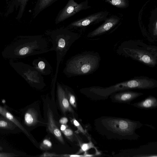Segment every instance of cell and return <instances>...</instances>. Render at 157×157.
<instances>
[{
  "mask_svg": "<svg viewBox=\"0 0 157 157\" xmlns=\"http://www.w3.org/2000/svg\"><path fill=\"white\" fill-rule=\"evenodd\" d=\"M49 51L48 43L41 36H20L7 45L1 54L3 58L13 60Z\"/></svg>",
  "mask_w": 157,
  "mask_h": 157,
  "instance_id": "7a4b0ae2",
  "label": "cell"
},
{
  "mask_svg": "<svg viewBox=\"0 0 157 157\" xmlns=\"http://www.w3.org/2000/svg\"><path fill=\"white\" fill-rule=\"evenodd\" d=\"M107 13H97L75 21L71 23L68 26L70 28H81L86 26L94 23L98 22L106 18Z\"/></svg>",
  "mask_w": 157,
  "mask_h": 157,
  "instance_id": "9c48e42d",
  "label": "cell"
},
{
  "mask_svg": "<svg viewBox=\"0 0 157 157\" xmlns=\"http://www.w3.org/2000/svg\"><path fill=\"white\" fill-rule=\"evenodd\" d=\"M66 92L68 93L69 102L74 107L76 108V106L75 98L73 94H72L68 90L67 88H66Z\"/></svg>",
  "mask_w": 157,
  "mask_h": 157,
  "instance_id": "44dd1931",
  "label": "cell"
},
{
  "mask_svg": "<svg viewBox=\"0 0 157 157\" xmlns=\"http://www.w3.org/2000/svg\"><path fill=\"white\" fill-rule=\"evenodd\" d=\"M73 123L78 129L81 132L86 134V132L80 124L75 119L73 120Z\"/></svg>",
  "mask_w": 157,
  "mask_h": 157,
  "instance_id": "cb8c5ba5",
  "label": "cell"
},
{
  "mask_svg": "<svg viewBox=\"0 0 157 157\" xmlns=\"http://www.w3.org/2000/svg\"><path fill=\"white\" fill-rule=\"evenodd\" d=\"M52 146L51 142L48 140H44L40 146V148L42 149H48L50 148Z\"/></svg>",
  "mask_w": 157,
  "mask_h": 157,
  "instance_id": "7402d4cb",
  "label": "cell"
},
{
  "mask_svg": "<svg viewBox=\"0 0 157 157\" xmlns=\"http://www.w3.org/2000/svg\"><path fill=\"white\" fill-rule=\"evenodd\" d=\"M86 0L78 3L75 0H68L65 6L58 14L55 20L56 24L63 21L81 10L90 8Z\"/></svg>",
  "mask_w": 157,
  "mask_h": 157,
  "instance_id": "52a82bcc",
  "label": "cell"
},
{
  "mask_svg": "<svg viewBox=\"0 0 157 157\" xmlns=\"http://www.w3.org/2000/svg\"><path fill=\"white\" fill-rule=\"evenodd\" d=\"M119 21L117 17H110L106 20L100 26L90 33L87 36L93 37L102 34L110 30Z\"/></svg>",
  "mask_w": 157,
  "mask_h": 157,
  "instance_id": "7c38bea8",
  "label": "cell"
},
{
  "mask_svg": "<svg viewBox=\"0 0 157 157\" xmlns=\"http://www.w3.org/2000/svg\"><path fill=\"white\" fill-rule=\"evenodd\" d=\"M92 145L91 143H84L82 144L81 146V149L78 152V153L86 151L92 147Z\"/></svg>",
  "mask_w": 157,
  "mask_h": 157,
  "instance_id": "603a6c76",
  "label": "cell"
},
{
  "mask_svg": "<svg viewBox=\"0 0 157 157\" xmlns=\"http://www.w3.org/2000/svg\"><path fill=\"white\" fill-rule=\"evenodd\" d=\"M48 127L49 130L62 144H64V141L60 131L56 126L54 119L52 111L49 107L47 113Z\"/></svg>",
  "mask_w": 157,
  "mask_h": 157,
  "instance_id": "4fadbf2b",
  "label": "cell"
},
{
  "mask_svg": "<svg viewBox=\"0 0 157 157\" xmlns=\"http://www.w3.org/2000/svg\"><path fill=\"white\" fill-rule=\"evenodd\" d=\"M125 53L132 58L149 65L155 66L156 63V59L147 51L136 49L125 48Z\"/></svg>",
  "mask_w": 157,
  "mask_h": 157,
  "instance_id": "ba28073f",
  "label": "cell"
},
{
  "mask_svg": "<svg viewBox=\"0 0 157 157\" xmlns=\"http://www.w3.org/2000/svg\"><path fill=\"white\" fill-rule=\"evenodd\" d=\"M37 121V117L34 111L31 109H27L24 115V122L28 126L35 124Z\"/></svg>",
  "mask_w": 157,
  "mask_h": 157,
  "instance_id": "ac0fdd59",
  "label": "cell"
},
{
  "mask_svg": "<svg viewBox=\"0 0 157 157\" xmlns=\"http://www.w3.org/2000/svg\"><path fill=\"white\" fill-rule=\"evenodd\" d=\"M62 132L65 135L68 137L71 136L73 134L72 131L70 129H66Z\"/></svg>",
  "mask_w": 157,
  "mask_h": 157,
  "instance_id": "d4e9b609",
  "label": "cell"
},
{
  "mask_svg": "<svg viewBox=\"0 0 157 157\" xmlns=\"http://www.w3.org/2000/svg\"><path fill=\"white\" fill-rule=\"evenodd\" d=\"M16 156H18V155L13 153L0 152V157H11Z\"/></svg>",
  "mask_w": 157,
  "mask_h": 157,
  "instance_id": "484cf974",
  "label": "cell"
},
{
  "mask_svg": "<svg viewBox=\"0 0 157 157\" xmlns=\"http://www.w3.org/2000/svg\"><path fill=\"white\" fill-rule=\"evenodd\" d=\"M33 67L41 74L49 75L51 73V67L45 60L41 58L34 59L32 63Z\"/></svg>",
  "mask_w": 157,
  "mask_h": 157,
  "instance_id": "9a60e30c",
  "label": "cell"
},
{
  "mask_svg": "<svg viewBox=\"0 0 157 157\" xmlns=\"http://www.w3.org/2000/svg\"><path fill=\"white\" fill-rule=\"evenodd\" d=\"M98 63V57L92 53L79 54L68 60L63 72L69 76L88 74L95 70Z\"/></svg>",
  "mask_w": 157,
  "mask_h": 157,
  "instance_id": "5b68a950",
  "label": "cell"
},
{
  "mask_svg": "<svg viewBox=\"0 0 157 157\" xmlns=\"http://www.w3.org/2000/svg\"><path fill=\"white\" fill-rule=\"evenodd\" d=\"M143 94L141 93L127 91L114 93L110 95V98L114 102L128 103Z\"/></svg>",
  "mask_w": 157,
  "mask_h": 157,
  "instance_id": "30bf717a",
  "label": "cell"
},
{
  "mask_svg": "<svg viewBox=\"0 0 157 157\" xmlns=\"http://www.w3.org/2000/svg\"><path fill=\"white\" fill-rule=\"evenodd\" d=\"M20 130L13 122L0 115V130L5 132H13L15 130Z\"/></svg>",
  "mask_w": 157,
  "mask_h": 157,
  "instance_id": "e0dca14e",
  "label": "cell"
},
{
  "mask_svg": "<svg viewBox=\"0 0 157 157\" xmlns=\"http://www.w3.org/2000/svg\"><path fill=\"white\" fill-rule=\"evenodd\" d=\"M157 82L147 78H139L119 83L106 87H92L89 90L99 97L105 99L111 94L120 91L133 89H149L155 87Z\"/></svg>",
  "mask_w": 157,
  "mask_h": 157,
  "instance_id": "277c9868",
  "label": "cell"
},
{
  "mask_svg": "<svg viewBox=\"0 0 157 157\" xmlns=\"http://www.w3.org/2000/svg\"><path fill=\"white\" fill-rule=\"evenodd\" d=\"M67 128V126L65 124H62L60 127V129L62 131L64 130Z\"/></svg>",
  "mask_w": 157,
  "mask_h": 157,
  "instance_id": "f1b7e54d",
  "label": "cell"
},
{
  "mask_svg": "<svg viewBox=\"0 0 157 157\" xmlns=\"http://www.w3.org/2000/svg\"><path fill=\"white\" fill-rule=\"evenodd\" d=\"M57 0H38L35 8V16Z\"/></svg>",
  "mask_w": 157,
  "mask_h": 157,
  "instance_id": "d6986e66",
  "label": "cell"
},
{
  "mask_svg": "<svg viewBox=\"0 0 157 157\" xmlns=\"http://www.w3.org/2000/svg\"><path fill=\"white\" fill-rule=\"evenodd\" d=\"M97 121L98 130L108 139H137L136 131L142 125L139 121L119 117H102Z\"/></svg>",
  "mask_w": 157,
  "mask_h": 157,
  "instance_id": "6da1fadb",
  "label": "cell"
},
{
  "mask_svg": "<svg viewBox=\"0 0 157 157\" xmlns=\"http://www.w3.org/2000/svg\"><path fill=\"white\" fill-rule=\"evenodd\" d=\"M0 114L8 120L14 123L21 130L28 136H30L27 130L25 128L20 121L8 111L6 108L0 105Z\"/></svg>",
  "mask_w": 157,
  "mask_h": 157,
  "instance_id": "5bb4252c",
  "label": "cell"
},
{
  "mask_svg": "<svg viewBox=\"0 0 157 157\" xmlns=\"http://www.w3.org/2000/svg\"><path fill=\"white\" fill-rule=\"evenodd\" d=\"M132 105L136 107L143 109H150L157 106V100L154 97L149 96L144 100Z\"/></svg>",
  "mask_w": 157,
  "mask_h": 157,
  "instance_id": "2e32d148",
  "label": "cell"
},
{
  "mask_svg": "<svg viewBox=\"0 0 157 157\" xmlns=\"http://www.w3.org/2000/svg\"><path fill=\"white\" fill-rule=\"evenodd\" d=\"M9 63L30 85L37 84L43 81L41 74L34 67L23 62H14L12 59H10Z\"/></svg>",
  "mask_w": 157,
  "mask_h": 157,
  "instance_id": "8992f818",
  "label": "cell"
},
{
  "mask_svg": "<svg viewBox=\"0 0 157 157\" xmlns=\"http://www.w3.org/2000/svg\"><path fill=\"white\" fill-rule=\"evenodd\" d=\"M57 91L59 103L63 113H65L67 111L73 113V111L68 101L66 93L58 82L57 83Z\"/></svg>",
  "mask_w": 157,
  "mask_h": 157,
  "instance_id": "8fae6325",
  "label": "cell"
},
{
  "mask_svg": "<svg viewBox=\"0 0 157 157\" xmlns=\"http://www.w3.org/2000/svg\"><path fill=\"white\" fill-rule=\"evenodd\" d=\"M43 156H56V155L53 154H52L51 153H45V154H43V155H42Z\"/></svg>",
  "mask_w": 157,
  "mask_h": 157,
  "instance_id": "83f0119b",
  "label": "cell"
},
{
  "mask_svg": "<svg viewBox=\"0 0 157 157\" xmlns=\"http://www.w3.org/2000/svg\"><path fill=\"white\" fill-rule=\"evenodd\" d=\"M52 45L50 50L56 53L57 66L54 83L56 82L59 64L71 45L79 37L78 35L66 28H61L49 32Z\"/></svg>",
  "mask_w": 157,
  "mask_h": 157,
  "instance_id": "3957f363",
  "label": "cell"
},
{
  "mask_svg": "<svg viewBox=\"0 0 157 157\" xmlns=\"http://www.w3.org/2000/svg\"><path fill=\"white\" fill-rule=\"evenodd\" d=\"M69 156L75 157H82V156H82V155H69Z\"/></svg>",
  "mask_w": 157,
  "mask_h": 157,
  "instance_id": "f546056e",
  "label": "cell"
},
{
  "mask_svg": "<svg viewBox=\"0 0 157 157\" xmlns=\"http://www.w3.org/2000/svg\"><path fill=\"white\" fill-rule=\"evenodd\" d=\"M111 4L118 8H123L127 5L125 0H106Z\"/></svg>",
  "mask_w": 157,
  "mask_h": 157,
  "instance_id": "ffe728a7",
  "label": "cell"
},
{
  "mask_svg": "<svg viewBox=\"0 0 157 157\" xmlns=\"http://www.w3.org/2000/svg\"><path fill=\"white\" fill-rule=\"evenodd\" d=\"M68 121V119L66 117H63L61 118L59 121V123L63 124H66Z\"/></svg>",
  "mask_w": 157,
  "mask_h": 157,
  "instance_id": "4316f807",
  "label": "cell"
}]
</instances>
